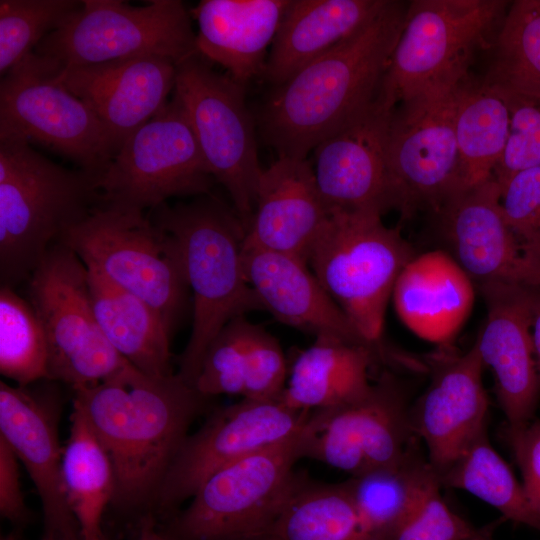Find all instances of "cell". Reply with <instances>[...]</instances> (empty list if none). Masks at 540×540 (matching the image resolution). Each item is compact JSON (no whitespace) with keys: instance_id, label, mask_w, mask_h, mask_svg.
I'll return each instance as SVG.
<instances>
[{"instance_id":"24","label":"cell","mask_w":540,"mask_h":540,"mask_svg":"<svg viewBox=\"0 0 540 540\" xmlns=\"http://www.w3.org/2000/svg\"><path fill=\"white\" fill-rule=\"evenodd\" d=\"M328 215L309 161L278 157L263 169L243 246L306 260Z\"/></svg>"},{"instance_id":"47","label":"cell","mask_w":540,"mask_h":540,"mask_svg":"<svg viewBox=\"0 0 540 540\" xmlns=\"http://www.w3.org/2000/svg\"><path fill=\"white\" fill-rule=\"evenodd\" d=\"M0 540H19V538L15 533L11 532L9 534L1 536Z\"/></svg>"},{"instance_id":"33","label":"cell","mask_w":540,"mask_h":540,"mask_svg":"<svg viewBox=\"0 0 540 540\" xmlns=\"http://www.w3.org/2000/svg\"><path fill=\"white\" fill-rule=\"evenodd\" d=\"M454 124L463 189L493 177L507 145L510 112L483 81L466 77L457 87Z\"/></svg>"},{"instance_id":"18","label":"cell","mask_w":540,"mask_h":540,"mask_svg":"<svg viewBox=\"0 0 540 540\" xmlns=\"http://www.w3.org/2000/svg\"><path fill=\"white\" fill-rule=\"evenodd\" d=\"M447 251L475 287L514 284L540 289V258L509 226L494 176L459 190L435 213Z\"/></svg>"},{"instance_id":"28","label":"cell","mask_w":540,"mask_h":540,"mask_svg":"<svg viewBox=\"0 0 540 540\" xmlns=\"http://www.w3.org/2000/svg\"><path fill=\"white\" fill-rule=\"evenodd\" d=\"M387 0H291L263 75L278 86L367 24Z\"/></svg>"},{"instance_id":"7","label":"cell","mask_w":540,"mask_h":540,"mask_svg":"<svg viewBox=\"0 0 540 540\" xmlns=\"http://www.w3.org/2000/svg\"><path fill=\"white\" fill-rule=\"evenodd\" d=\"M58 242L89 270L149 304L171 335L184 319L191 292L177 247L144 212L99 204Z\"/></svg>"},{"instance_id":"22","label":"cell","mask_w":540,"mask_h":540,"mask_svg":"<svg viewBox=\"0 0 540 540\" xmlns=\"http://www.w3.org/2000/svg\"><path fill=\"white\" fill-rule=\"evenodd\" d=\"M54 66L64 86L96 114L116 151L167 104L177 71L174 61L161 56Z\"/></svg>"},{"instance_id":"6","label":"cell","mask_w":540,"mask_h":540,"mask_svg":"<svg viewBox=\"0 0 540 540\" xmlns=\"http://www.w3.org/2000/svg\"><path fill=\"white\" fill-rule=\"evenodd\" d=\"M376 212H331L306 261L322 287L371 345L381 343L396 280L416 255Z\"/></svg>"},{"instance_id":"15","label":"cell","mask_w":540,"mask_h":540,"mask_svg":"<svg viewBox=\"0 0 540 540\" xmlns=\"http://www.w3.org/2000/svg\"><path fill=\"white\" fill-rule=\"evenodd\" d=\"M310 413L294 410L281 399H241L214 410L189 433L172 461L155 497L154 513L171 517L215 472L293 437Z\"/></svg>"},{"instance_id":"37","label":"cell","mask_w":540,"mask_h":540,"mask_svg":"<svg viewBox=\"0 0 540 540\" xmlns=\"http://www.w3.org/2000/svg\"><path fill=\"white\" fill-rule=\"evenodd\" d=\"M48 344L33 306L13 287L0 289V372L18 386L48 379Z\"/></svg>"},{"instance_id":"12","label":"cell","mask_w":540,"mask_h":540,"mask_svg":"<svg viewBox=\"0 0 540 540\" xmlns=\"http://www.w3.org/2000/svg\"><path fill=\"white\" fill-rule=\"evenodd\" d=\"M214 178L186 111L173 98L120 147L97 178L100 204L145 212L177 196L210 194Z\"/></svg>"},{"instance_id":"19","label":"cell","mask_w":540,"mask_h":540,"mask_svg":"<svg viewBox=\"0 0 540 540\" xmlns=\"http://www.w3.org/2000/svg\"><path fill=\"white\" fill-rule=\"evenodd\" d=\"M56 381L43 386L0 382V436L28 472L43 513L41 540H81L68 505L59 441L61 397Z\"/></svg>"},{"instance_id":"14","label":"cell","mask_w":540,"mask_h":540,"mask_svg":"<svg viewBox=\"0 0 540 540\" xmlns=\"http://www.w3.org/2000/svg\"><path fill=\"white\" fill-rule=\"evenodd\" d=\"M460 82L425 90L393 109L388 163L398 211L405 217L418 209L436 213L463 189L454 124Z\"/></svg>"},{"instance_id":"43","label":"cell","mask_w":540,"mask_h":540,"mask_svg":"<svg viewBox=\"0 0 540 540\" xmlns=\"http://www.w3.org/2000/svg\"><path fill=\"white\" fill-rule=\"evenodd\" d=\"M19 459L0 436V514L15 525H23L29 519L21 487Z\"/></svg>"},{"instance_id":"42","label":"cell","mask_w":540,"mask_h":540,"mask_svg":"<svg viewBox=\"0 0 540 540\" xmlns=\"http://www.w3.org/2000/svg\"><path fill=\"white\" fill-rule=\"evenodd\" d=\"M503 437L521 470L522 485L527 497L540 514V421L520 428L505 426Z\"/></svg>"},{"instance_id":"8","label":"cell","mask_w":540,"mask_h":540,"mask_svg":"<svg viewBox=\"0 0 540 540\" xmlns=\"http://www.w3.org/2000/svg\"><path fill=\"white\" fill-rule=\"evenodd\" d=\"M33 53L60 68L140 56L178 64L199 54L190 11L179 0H152L144 6L84 0Z\"/></svg>"},{"instance_id":"27","label":"cell","mask_w":540,"mask_h":540,"mask_svg":"<svg viewBox=\"0 0 540 540\" xmlns=\"http://www.w3.org/2000/svg\"><path fill=\"white\" fill-rule=\"evenodd\" d=\"M291 0H203L191 11L197 21L199 54L246 85L262 76Z\"/></svg>"},{"instance_id":"3","label":"cell","mask_w":540,"mask_h":540,"mask_svg":"<svg viewBox=\"0 0 540 540\" xmlns=\"http://www.w3.org/2000/svg\"><path fill=\"white\" fill-rule=\"evenodd\" d=\"M174 241L192 294V330L178 374L194 387L210 343L232 319L263 310L243 265L245 228L236 212L210 194L151 210Z\"/></svg>"},{"instance_id":"36","label":"cell","mask_w":540,"mask_h":540,"mask_svg":"<svg viewBox=\"0 0 540 540\" xmlns=\"http://www.w3.org/2000/svg\"><path fill=\"white\" fill-rule=\"evenodd\" d=\"M271 537L276 540H370L342 482H317L301 474Z\"/></svg>"},{"instance_id":"46","label":"cell","mask_w":540,"mask_h":540,"mask_svg":"<svg viewBox=\"0 0 540 540\" xmlns=\"http://www.w3.org/2000/svg\"><path fill=\"white\" fill-rule=\"evenodd\" d=\"M471 540H493L492 533L489 531V529H479L477 528L474 536Z\"/></svg>"},{"instance_id":"39","label":"cell","mask_w":540,"mask_h":540,"mask_svg":"<svg viewBox=\"0 0 540 540\" xmlns=\"http://www.w3.org/2000/svg\"><path fill=\"white\" fill-rule=\"evenodd\" d=\"M501 97L510 112V130L493 176L502 189L518 172L540 166V101L518 96Z\"/></svg>"},{"instance_id":"26","label":"cell","mask_w":540,"mask_h":540,"mask_svg":"<svg viewBox=\"0 0 540 540\" xmlns=\"http://www.w3.org/2000/svg\"><path fill=\"white\" fill-rule=\"evenodd\" d=\"M476 287L445 250L416 254L399 274L392 298L403 324L420 338L447 346L468 318Z\"/></svg>"},{"instance_id":"31","label":"cell","mask_w":540,"mask_h":540,"mask_svg":"<svg viewBox=\"0 0 540 540\" xmlns=\"http://www.w3.org/2000/svg\"><path fill=\"white\" fill-rule=\"evenodd\" d=\"M88 279L98 324L120 355L148 376L173 374L172 335L161 316L141 298L89 269Z\"/></svg>"},{"instance_id":"29","label":"cell","mask_w":540,"mask_h":540,"mask_svg":"<svg viewBox=\"0 0 540 540\" xmlns=\"http://www.w3.org/2000/svg\"><path fill=\"white\" fill-rule=\"evenodd\" d=\"M387 350L318 336L289 367L281 400L297 411H326L354 403L368 394L370 370Z\"/></svg>"},{"instance_id":"11","label":"cell","mask_w":540,"mask_h":540,"mask_svg":"<svg viewBox=\"0 0 540 540\" xmlns=\"http://www.w3.org/2000/svg\"><path fill=\"white\" fill-rule=\"evenodd\" d=\"M174 94L184 107L214 180L227 190L247 230L263 172L245 86L196 54L176 64Z\"/></svg>"},{"instance_id":"25","label":"cell","mask_w":540,"mask_h":540,"mask_svg":"<svg viewBox=\"0 0 540 540\" xmlns=\"http://www.w3.org/2000/svg\"><path fill=\"white\" fill-rule=\"evenodd\" d=\"M288 373L279 341L262 326L239 316L210 343L194 387L205 398L226 394L250 400H279Z\"/></svg>"},{"instance_id":"38","label":"cell","mask_w":540,"mask_h":540,"mask_svg":"<svg viewBox=\"0 0 540 540\" xmlns=\"http://www.w3.org/2000/svg\"><path fill=\"white\" fill-rule=\"evenodd\" d=\"M81 5L82 1L75 0H1V75L33 53L42 39Z\"/></svg>"},{"instance_id":"13","label":"cell","mask_w":540,"mask_h":540,"mask_svg":"<svg viewBox=\"0 0 540 540\" xmlns=\"http://www.w3.org/2000/svg\"><path fill=\"white\" fill-rule=\"evenodd\" d=\"M0 137L45 145L97 178L117 152L96 114L34 53L1 78Z\"/></svg>"},{"instance_id":"32","label":"cell","mask_w":540,"mask_h":540,"mask_svg":"<svg viewBox=\"0 0 540 540\" xmlns=\"http://www.w3.org/2000/svg\"><path fill=\"white\" fill-rule=\"evenodd\" d=\"M62 472L67 502L78 523L81 540H105L102 521L115 494L114 470L82 410L74 403Z\"/></svg>"},{"instance_id":"35","label":"cell","mask_w":540,"mask_h":540,"mask_svg":"<svg viewBox=\"0 0 540 540\" xmlns=\"http://www.w3.org/2000/svg\"><path fill=\"white\" fill-rule=\"evenodd\" d=\"M439 481L442 487L467 491L504 518L540 532V514L507 462L491 445L487 430L439 476Z\"/></svg>"},{"instance_id":"30","label":"cell","mask_w":540,"mask_h":540,"mask_svg":"<svg viewBox=\"0 0 540 540\" xmlns=\"http://www.w3.org/2000/svg\"><path fill=\"white\" fill-rule=\"evenodd\" d=\"M342 483L370 540H385L434 489L442 487L418 438L394 463Z\"/></svg>"},{"instance_id":"4","label":"cell","mask_w":540,"mask_h":540,"mask_svg":"<svg viewBox=\"0 0 540 540\" xmlns=\"http://www.w3.org/2000/svg\"><path fill=\"white\" fill-rule=\"evenodd\" d=\"M100 204L97 177L62 167L29 145L0 137V277L27 281L48 250Z\"/></svg>"},{"instance_id":"2","label":"cell","mask_w":540,"mask_h":540,"mask_svg":"<svg viewBox=\"0 0 540 540\" xmlns=\"http://www.w3.org/2000/svg\"><path fill=\"white\" fill-rule=\"evenodd\" d=\"M407 7L387 0L354 35L273 87L257 124L278 157L307 159L377 99Z\"/></svg>"},{"instance_id":"1","label":"cell","mask_w":540,"mask_h":540,"mask_svg":"<svg viewBox=\"0 0 540 540\" xmlns=\"http://www.w3.org/2000/svg\"><path fill=\"white\" fill-rule=\"evenodd\" d=\"M206 399L178 373L151 377L132 365L100 383L73 390V403L112 463L115 507L152 508Z\"/></svg>"},{"instance_id":"20","label":"cell","mask_w":540,"mask_h":540,"mask_svg":"<svg viewBox=\"0 0 540 540\" xmlns=\"http://www.w3.org/2000/svg\"><path fill=\"white\" fill-rule=\"evenodd\" d=\"M476 289L487 314L475 345L484 367L493 372L505 426L520 428L530 423L540 398L531 333L540 289L503 283Z\"/></svg>"},{"instance_id":"16","label":"cell","mask_w":540,"mask_h":540,"mask_svg":"<svg viewBox=\"0 0 540 540\" xmlns=\"http://www.w3.org/2000/svg\"><path fill=\"white\" fill-rule=\"evenodd\" d=\"M407 392L383 372L362 399L310 413L305 458L357 475L397 461L417 438L411 428Z\"/></svg>"},{"instance_id":"10","label":"cell","mask_w":540,"mask_h":540,"mask_svg":"<svg viewBox=\"0 0 540 540\" xmlns=\"http://www.w3.org/2000/svg\"><path fill=\"white\" fill-rule=\"evenodd\" d=\"M28 300L48 344V380L72 390L100 383L131 365L112 346L96 319L88 269L61 242L27 280Z\"/></svg>"},{"instance_id":"45","label":"cell","mask_w":540,"mask_h":540,"mask_svg":"<svg viewBox=\"0 0 540 540\" xmlns=\"http://www.w3.org/2000/svg\"><path fill=\"white\" fill-rule=\"evenodd\" d=\"M155 524L151 521H145L141 524L139 540H166L154 528Z\"/></svg>"},{"instance_id":"48","label":"cell","mask_w":540,"mask_h":540,"mask_svg":"<svg viewBox=\"0 0 540 540\" xmlns=\"http://www.w3.org/2000/svg\"><path fill=\"white\" fill-rule=\"evenodd\" d=\"M266 540H276V539H275V538H273V537H269V538H268V539H266Z\"/></svg>"},{"instance_id":"9","label":"cell","mask_w":540,"mask_h":540,"mask_svg":"<svg viewBox=\"0 0 540 540\" xmlns=\"http://www.w3.org/2000/svg\"><path fill=\"white\" fill-rule=\"evenodd\" d=\"M500 0H416L405 22L381 86L395 107L430 88L468 77L473 54L499 28L507 8Z\"/></svg>"},{"instance_id":"40","label":"cell","mask_w":540,"mask_h":540,"mask_svg":"<svg viewBox=\"0 0 540 540\" xmlns=\"http://www.w3.org/2000/svg\"><path fill=\"white\" fill-rule=\"evenodd\" d=\"M501 205L523 248L540 258V166L515 174L501 189Z\"/></svg>"},{"instance_id":"17","label":"cell","mask_w":540,"mask_h":540,"mask_svg":"<svg viewBox=\"0 0 540 540\" xmlns=\"http://www.w3.org/2000/svg\"><path fill=\"white\" fill-rule=\"evenodd\" d=\"M380 95L361 114L313 150L312 170L319 194L331 212L398 210L388 163L393 109Z\"/></svg>"},{"instance_id":"21","label":"cell","mask_w":540,"mask_h":540,"mask_svg":"<svg viewBox=\"0 0 540 540\" xmlns=\"http://www.w3.org/2000/svg\"><path fill=\"white\" fill-rule=\"evenodd\" d=\"M430 365V383L411 405L410 422L439 478L487 430L489 404L482 380L484 365L475 344L464 354L444 346Z\"/></svg>"},{"instance_id":"5","label":"cell","mask_w":540,"mask_h":540,"mask_svg":"<svg viewBox=\"0 0 540 540\" xmlns=\"http://www.w3.org/2000/svg\"><path fill=\"white\" fill-rule=\"evenodd\" d=\"M305 426L293 437L215 472L159 533L166 540L271 537L300 475L294 467L305 458Z\"/></svg>"},{"instance_id":"44","label":"cell","mask_w":540,"mask_h":540,"mask_svg":"<svg viewBox=\"0 0 540 540\" xmlns=\"http://www.w3.org/2000/svg\"><path fill=\"white\" fill-rule=\"evenodd\" d=\"M537 369L540 375V298L538 300L531 327Z\"/></svg>"},{"instance_id":"34","label":"cell","mask_w":540,"mask_h":540,"mask_svg":"<svg viewBox=\"0 0 540 540\" xmlns=\"http://www.w3.org/2000/svg\"><path fill=\"white\" fill-rule=\"evenodd\" d=\"M482 81L501 96L540 101V0H517L509 5Z\"/></svg>"},{"instance_id":"41","label":"cell","mask_w":540,"mask_h":540,"mask_svg":"<svg viewBox=\"0 0 540 540\" xmlns=\"http://www.w3.org/2000/svg\"><path fill=\"white\" fill-rule=\"evenodd\" d=\"M476 530L450 508L437 487L385 540H471Z\"/></svg>"},{"instance_id":"23","label":"cell","mask_w":540,"mask_h":540,"mask_svg":"<svg viewBox=\"0 0 540 540\" xmlns=\"http://www.w3.org/2000/svg\"><path fill=\"white\" fill-rule=\"evenodd\" d=\"M243 265L246 279L263 310L278 321L315 337L329 336L373 346L325 291L306 260L243 246Z\"/></svg>"}]
</instances>
